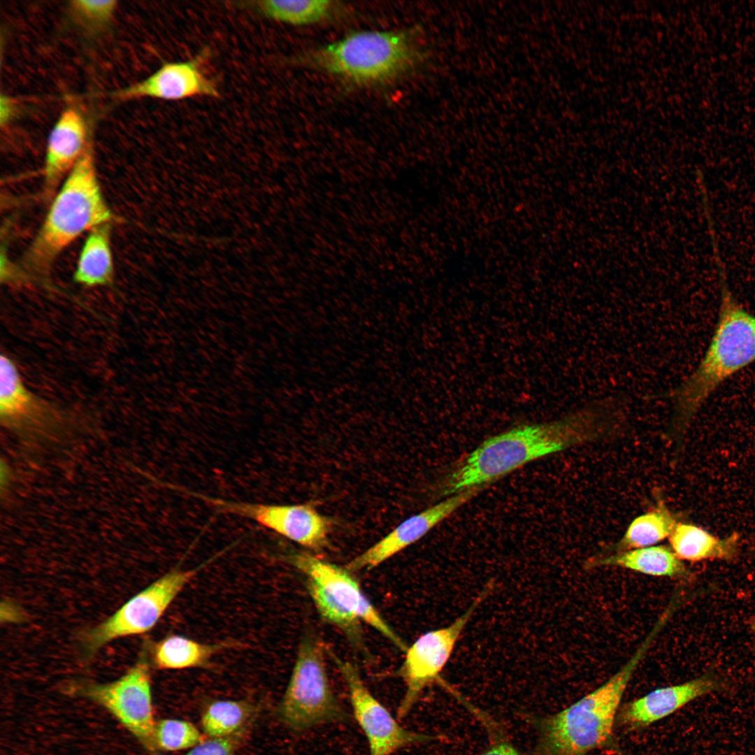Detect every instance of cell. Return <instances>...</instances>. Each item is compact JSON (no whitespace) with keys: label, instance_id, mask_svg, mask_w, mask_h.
I'll list each match as a JSON object with an SVG mask.
<instances>
[{"label":"cell","instance_id":"22","mask_svg":"<svg viewBox=\"0 0 755 755\" xmlns=\"http://www.w3.org/2000/svg\"><path fill=\"white\" fill-rule=\"evenodd\" d=\"M257 3L268 17L293 25L321 22L333 9V1L328 0H266Z\"/></svg>","mask_w":755,"mask_h":755},{"label":"cell","instance_id":"7","mask_svg":"<svg viewBox=\"0 0 755 755\" xmlns=\"http://www.w3.org/2000/svg\"><path fill=\"white\" fill-rule=\"evenodd\" d=\"M324 645L318 638L305 635L278 712L289 729L301 732L333 722L347 721L345 710L331 687Z\"/></svg>","mask_w":755,"mask_h":755},{"label":"cell","instance_id":"20","mask_svg":"<svg viewBox=\"0 0 755 755\" xmlns=\"http://www.w3.org/2000/svg\"><path fill=\"white\" fill-rule=\"evenodd\" d=\"M228 647L224 644H205L180 635H171L154 645L152 661L159 670L201 668L211 658Z\"/></svg>","mask_w":755,"mask_h":755},{"label":"cell","instance_id":"2","mask_svg":"<svg viewBox=\"0 0 755 755\" xmlns=\"http://www.w3.org/2000/svg\"><path fill=\"white\" fill-rule=\"evenodd\" d=\"M718 320L700 364L670 394L669 436L680 443L701 406L720 384L755 361V315L733 296L720 268Z\"/></svg>","mask_w":755,"mask_h":755},{"label":"cell","instance_id":"1","mask_svg":"<svg viewBox=\"0 0 755 755\" xmlns=\"http://www.w3.org/2000/svg\"><path fill=\"white\" fill-rule=\"evenodd\" d=\"M628 402L621 396L595 400L563 417L519 425L484 440L442 475V498L486 487L526 464L573 447L615 439L627 431Z\"/></svg>","mask_w":755,"mask_h":755},{"label":"cell","instance_id":"18","mask_svg":"<svg viewBox=\"0 0 755 755\" xmlns=\"http://www.w3.org/2000/svg\"><path fill=\"white\" fill-rule=\"evenodd\" d=\"M670 548L681 561H732L738 554V533L720 538L694 524L677 522L668 538Z\"/></svg>","mask_w":755,"mask_h":755},{"label":"cell","instance_id":"23","mask_svg":"<svg viewBox=\"0 0 755 755\" xmlns=\"http://www.w3.org/2000/svg\"><path fill=\"white\" fill-rule=\"evenodd\" d=\"M251 710V706L241 700L214 701L203 713V730L210 738L233 736L243 726Z\"/></svg>","mask_w":755,"mask_h":755},{"label":"cell","instance_id":"16","mask_svg":"<svg viewBox=\"0 0 755 755\" xmlns=\"http://www.w3.org/2000/svg\"><path fill=\"white\" fill-rule=\"evenodd\" d=\"M89 142L82 115L73 107L66 108L48 139L44 166L46 196H52L81 157Z\"/></svg>","mask_w":755,"mask_h":755},{"label":"cell","instance_id":"25","mask_svg":"<svg viewBox=\"0 0 755 755\" xmlns=\"http://www.w3.org/2000/svg\"><path fill=\"white\" fill-rule=\"evenodd\" d=\"M117 3L115 0H74L70 2V6L74 17L85 29L97 32L111 22Z\"/></svg>","mask_w":755,"mask_h":755},{"label":"cell","instance_id":"6","mask_svg":"<svg viewBox=\"0 0 755 755\" xmlns=\"http://www.w3.org/2000/svg\"><path fill=\"white\" fill-rule=\"evenodd\" d=\"M308 64L359 83L385 81L412 68L420 57L403 31H361L315 49Z\"/></svg>","mask_w":755,"mask_h":755},{"label":"cell","instance_id":"28","mask_svg":"<svg viewBox=\"0 0 755 755\" xmlns=\"http://www.w3.org/2000/svg\"><path fill=\"white\" fill-rule=\"evenodd\" d=\"M11 99L3 94L1 95V124L3 125L11 117L13 111Z\"/></svg>","mask_w":755,"mask_h":755},{"label":"cell","instance_id":"26","mask_svg":"<svg viewBox=\"0 0 755 755\" xmlns=\"http://www.w3.org/2000/svg\"><path fill=\"white\" fill-rule=\"evenodd\" d=\"M236 745L233 736L210 738L194 747L185 755H234Z\"/></svg>","mask_w":755,"mask_h":755},{"label":"cell","instance_id":"29","mask_svg":"<svg viewBox=\"0 0 755 755\" xmlns=\"http://www.w3.org/2000/svg\"><path fill=\"white\" fill-rule=\"evenodd\" d=\"M752 628L754 632L755 633V619L754 620V621L752 623Z\"/></svg>","mask_w":755,"mask_h":755},{"label":"cell","instance_id":"12","mask_svg":"<svg viewBox=\"0 0 755 755\" xmlns=\"http://www.w3.org/2000/svg\"><path fill=\"white\" fill-rule=\"evenodd\" d=\"M195 495L220 509L254 520L310 549L319 550L328 542L331 521L310 505L248 503Z\"/></svg>","mask_w":755,"mask_h":755},{"label":"cell","instance_id":"10","mask_svg":"<svg viewBox=\"0 0 755 755\" xmlns=\"http://www.w3.org/2000/svg\"><path fill=\"white\" fill-rule=\"evenodd\" d=\"M80 694L109 711L139 742L156 750V721L152 697L151 674L146 652L121 677L106 684L89 683L79 687Z\"/></svg>","mask_w":755,"mask_h":755},{"label":"cell","instance_id":"13","mask_svg":"<svg viewBox=\"0 0 755 755\" xmlns=\"http://www.w3.org/2000/svg\"><path fill=\"white\" fill-rule=\"evenodd\" d=\"M485 487H474L445 498L401 522L389 534L365 550L345 566L351 573L371 570L414 544Z\"/></svg>","mask_w":755,"mask_h":755},{"label":"cell","instance_id":"4","mask_svg":"<svg viewBox=\"0 0 755 755\" xmlns=\"http://www.w3.org/2000/svg\"><path fill=\"white\" fill-rule=\"evenodd\" d=\"M113 215L103 196L92 146L66 176L24 257L26 268L45 276L57 256L87 231L109 224Z\"/></svg>","mask_w":755,"mask_h":755},{"label":"cell","instance_id":"17","mask_svg":"<svg viewBox=\"0 0 755 755\" xmlns=\"http://www.w3.org/2000/svg\"><path fill=\"white\" fill-rule=\"evenodd\" d=\"M587 567L616 566L645 575L685 579L689 571L672 549L652 545L623 552L602 554L587 560Z\"/></svg>","mask_w":755,"mask_h":755},{"label":"cell","instance_id":"3","mask_svg":"<svg viewBox=\"0 0 755 755\" xmlns=\"http://www.w3.org/2000/svg\"><path fill=\"white\" fill-rule=\"evenodd\" d=\"M667 621L665 616L659 617L633 656L601 686L566 708L533 720L538 755H585L611 743L626 687Z\"/></svg>","mask_w":755,"mask_h":755},{"label":"cell","instance_id":"5","mask_svg":"<svg viewBox=\"0 0 755 755\" xmlns=\"http://www.w3.org/2000/svg\"><path fill=\"white\" fill-rule=\"evenodd\" d=\"M287 560L306 579L313 603L323 619L338 627L358 644L361 622L375 629L398 649L407 645L382 617L345 567L319 559L306 552L289 554Z\"/></svg>","mask_w":755,"mask_h":755},{"label":"cell","instance_id":"9","mask_svg":"<svg viewBox=\"0 0 755 755\" xmlns=\"http://www.w3.org/2000/svg\"><path fill=\"white\" fill-rule=\"evenodd\" d=\"M206 564L193 569L169 571L131 598L109 618L85 632L82 640L85 656L90 657L116 638L151 630Z\"/></svg>","mask_w":755,"mask_h":755},{"label":"cell","instance_id":"27","mask_svg":"<svg viewBox=\"0 0 755 755\" xmlns=\"http://www.w3.org/2000/svg\"><path fill=\"white\" fill-rule=\"evenodd\" d=\"M478 755H527L518 749L512 743L505 740H498L491 744L486 749Z\"/></svg>","mask_w":755,"mask_h":755},{"label":"cell","instance_id":"11","mask_svg":"<svg viewBox=\"0 0 755 755\" xmlns=\"http://www.w3.org/2000/svg\"><path fill=\"white\" fill-rule=\"evenodd\" d=\"M331 656L347 684L352 714L366 737L369 755H393L408 747L436 740L435 736L402 726L370 691L352 663L333 653Z\"/></svg>","mask_w":755,"mask_h":755},{"label":"cell","instance_id":"15","mask_svg":"<svg viewBox=\"0 0 755 755\" xmlns=\"http://www.w3.org/2000/svg\"><path fill=\"white\" fill-rule=\"evenodd\" d=\"M722 687L721 680L710 673L661 687L626 703L618 714V721L628 730L643 728Z\"/></svg>","mask_w":755,"mask_h":755},{"label":"cell","instance_id":"21","mask_svg":"<svg viewBox=\"0 0 755 755\" xmlns=\"http://www.w3.org/2000/svg\"><path fill=\"white\" fill-rule=\"evenodd\" d=\"M677 522L673 512L659 499L651 510L636 517L622 538L607 550L612 553L652 546L668 538Z\"/></svg>","mask_w":755,"mask_h":755},{"label":"cell","instance_id":"24","mask_svg":"<svg viewBox=\"0 0 755 755\" xmlns=\"http://www.w3.org/2000/svg\"><path fill=\"white\" fill-rule=\"evenodd\" d=\"M154 740L156 749L167 752L193 748L204 741L192 723L177 719H164L157 722Z\"/></svg>","mask_w":755,"mask_h":755},{"label":"cell","instance_id":"19","mask_svg":"<svg viewBox=\"0 0 755 755\" xmlns=\"http://www.w3.org/2000/svg\"><path fill=\"white\" fill-rule=\"evenodd\" d=\"M113 279L110 225L105 224L89 231L81 250L73 280L91 287L111 285Z\"/></svg>","mask_w":755,"mask_h":755},{"label":"cell","instance_id":"14","mask_svg":"<svg viewBox=\"0 0 755 755\" xmlns=\"http://www.w3.org/2000/svg\"><path fill=\"white\" fill-rule=\"evenodd\" d=\"M201 52L184 62H166L145 80L113 93L117 99L125 101L143 97L178 100L196 96L218 97L220 93L213 80L201 69L203 56Z\"/></svg>","mask_w":755,"mask_h":755},{"label":"cell","instance_id":"8","mask_svg":"<svg viewBox=\"0 0 755 755\" xmlns=\"http://www.w3.org/2000/svg\"><path fill=\"white\" fill-rule=\"evenodd\" d=\"M492 588L491 582L468 608L450 624L424 633L407 647L398 671L405 685V693L397 708L396 716L399 719L410 713L423 691L434 684H440L464 705L468 703L443 679L441 674L464 628Z\"/></svg>","mask_w":755,"mask_h":755}]
</instances>
